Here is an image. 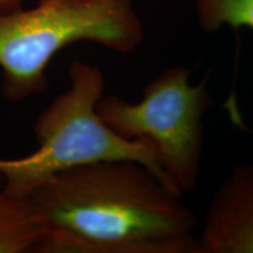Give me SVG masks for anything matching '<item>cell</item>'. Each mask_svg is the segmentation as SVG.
Wrapping results in <instances>:
<instances>
[{
	"label": "cell",
	"mask_w": 253,
	"mask_h": 253,
	"mask_svg": "<svg viewBox=\"0 0 253 253\" xmlns=\"http://www.w3.org/2000/svg\"><path fill=\"white\" fill-rule=\"evenodd\" d=\"M43 229L38 253H196L198 219L143 164L101 161L28 195Z\"/></svg>",
	"instance_id": "6da1fadb"
},
{
	"label": "cell",
	"mask_w": 253,
	"mask_h": 253,
	"mask_svg": "<svg viewBox=\"0 0 253 253\" xmlns=\"http://www.w3.org/2000/svg\"><path fill=\"white\" fill-rule=\"evenodd\" d=\"M135 0H39L0 12L1 93L17 102L48 89L46 69L60 50L90 41L118 53L143 42Z\"/></svg>",
	"instance_id": "7a4b0ae2"
},
{
	"label": "cell",
	"mask_w": 253,
	"mask_h": 253,
	"mask_svg": "<svg viewBox=\"0 0 253 253\" xmlns=\"http://www.w3.org/2000/svg\"><path fill=\"white\" fill-rule=\"evenodd\" d=\"M68 71L69 88L40 114L34 125L38 150L19 160H0L6 191L25 197L65 170L118 160L143 164L171 188L149 140L122 137L100 118L96 107L106 86L101 69L75 60Z\"/></svg>",
	"instance_id": "3957f363"
},
{
	"label": "cell",
	"mask_w": 253,
	"mask_h": 253,
	"mask_svg": "<svg viewBox=\"0 0 253 253\" xmlns=\"http://www.w3.org/2000/svg\"><path fill=\"white\" fill-rule=\"evenodd\" d=\"M190 74L183 66L168 68L144 87L140 102L108 95L96 107L116 134L155 145L168 183L182 196L196 188L201 176L203 119L213 106L208 79L194 84Z\"/></svg>",
	"instance_id": "277c9868"
},
{
	"label": "cell",
	"mask_w": 253,
	"mask_h": 253,
	"mask_svg": "<svg viewBox=\"0 0 253 253\" xmlns=\"http://www.w3.org/2000/svg\"><path fill=\"white\" fill-rule=\"evenodd\" d=\"M196 253H253V163L233 168L214 192Z\"/></svg>",
	"instance_id": "5b68a950"
},
{
	"label": "cell",
	"mask_w": 253,
	"mask_h": 253,
	"mask_svg": "<svg viewBox=\"0 0 253 253\" xmlns=\"http://www.w3.org/2000/svg\"><path fill=\"white\" fill-rule=\"evenodd\" d=\"M42 239V225L31 198L8 194L0 172V253H38Z\"/></svg>",
	"instance_id": "8992f818"
},
{
	"label": "cell",
	"mask_w": 253,
	"mask_h": 253,
	"mask_svg": "<svg viewBox=\"0 0 253 253\" xmlns=\"http://www.w3.org/2000/svg\"><path fill=\"white\" fill-rule=\"evenodd\" d=\"M196 11L199 26L209 33L224 26L253 30V0H197Z\"/></svg>",
	"instance_id": "52a82bcc"
},
{
	"label": "cell",
	"mask_w": 253,
	"mask_h": 253,
	"mask_svg": "<svg viewBox=\"0 0 253 253\" xmlns=\"http://www.w3.org/2000/svg\"><path fill=\"white\" fill-rule=\"evenodd\" d=\"M20 1L21 0H0V12L18 8V5Z\"/></svg>",
	"instance_id": "ba28073f"
}]
</instances>
